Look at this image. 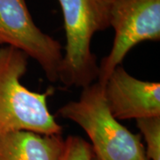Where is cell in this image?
Masks as SVG:
<instances>
[{
  "label": "cell",
  "mask_w": 160,
  "mask_h": 160,
  "mask_svg": "<svg viewBox=\"0 0 160 160\" xmlns=\"http://www.w3.org/2000/svg\"><path fill=\"white\" fill-rule=\"evenodd\" d=\"M58 114L85 131L98 159L149 160L140 134L132 132L113 117L103 86L97 81L83 88L79 99L63 105Z\"/></svg>",
  "instance_id": "obj_2"
},
{
  "label": "cell",
  "mask_w": 160,
  "mask_h": 160,
  "mask_svg": "<svg viewBox=\"0 0 160 160\" xmlns=\"http://www.w3.org/2000/svg\"><path fill=\"white\" fill-rule=\"evenodd\" d=\"M66 36L59 81L66 87L85 88L96 82V56L92 37L110 27L111 0H58Z\"/></svg>",
  "instance_id": "obj_3"
},
{
  "label": "cell",
  "mask_w": 160,
  "mask_h": 160,
  "mask_svg": "<svg viewBox=\"0 0 160 160\" xmlns=\"http://www.w3.org/2000/svg\"><path fill=\"white\" fill-rule=\"evenodd\" d=\"M93 152L90 142L77 135L64 139V146L60 160H92Z\"/></svg>",
  "instance_id": "obj_9"
},
{
  "label": "cell",
  "mask_w": 160,
  "mask_h": 160,
  "mask_svg": "<svg viewBox=\"0 0 160 160\" xmlns=\"http://www.w3.org/2000/svg\"><path fill=\"white\" fill-rule=\"evenodd\" d=\"M136 124L146 143L147 158L160 160V117L137 119Z\"/></svg>",
  "instance_id": "obj_8"
},
{
  "label": "cell",
  "mask_w": 160,
  "mask_h": 160,
  "mask_svg": "<svg viewBox=\"0 0 160 160\" xmlns=\"http://www.w3.org/2000/svg\"><path fill=\"white\" fill-rule=\"evenodd\" d=\"M62 135H43L32 132L0 134V160H60Z\"/></svg>",
  "instance_id": "obj_7"
},
{
  "label": "cell",
  "mask_w": 160,
  "mask_h": 160,
  "mask_svg": "<svg viewBox=\"0 0 160 160\" xmlns=\"http://www.w3.org/2000/svg\"><path fill=\"white\" fill-rule=\"evenodd\" d=\"M29 57L11 46L0 47V134L32 132L43 135H62L48 108L53 87L43 92L30 91L22 84L28 71Z\"/></svg>",
  "instance_id": "obj_1"
},
{
  "label": "cell",
  "mask_w": 160,
  "mask_h": 160,
  "mask_svg": "<svg viewBox=\"0 0 160 160\" xmlns=\"http://www.w3.org/2000/svg\"><path fill=\"white\" fill-rule=\"evenodd\" d=\"M11 46L38 63L52 83L59 81L62 46L36 25L25 0H0V47Z\"/></svg>",
  "instance_id": "obj_5"
},
{
  "label": "cell",
  "mask_w": 160,
  "mask_h": 160,
  "mask_svg": "<svg viewBox=\"0 0 160 160\" xmlns=\"http://www.w3.org/2000/svg\"><path fill=\"white\" fill-rule=\"evenodd\" d=\"M110 26L115 31L113 45L98 72L97 82L102 86L132 47L160 39V0H111Z\"/></svg>",
  "instance_id": "obj_4"
},
{
  "label": "cell",
  "mask_w": 160,
  "mask_h": 160,
  "mask_svg": "<svg viewBox=\"0 0 160 160\" xmlns=\"http://www.w3.org/2000/svg\"><path fill=\"white\" fill-rule=\"evenodd\" d=\"M92 160H100V159H98L97 158H95V157H94V155H93V158H92Z\"/></svg>",
  "instance_id": "obj_10"
},
{
  "label": "cell",
  "mask_w": 160,
  "mask_h": 160,
  "mask_svg": "<svg viewBox=\"0 0 160 160\" xmlns=\"http://www.w3.org/2000/svg\"><path fill=\"white\" fill-rule=\"evenodd\" d=\"M104 97L116 119L160 117V84L138 79L122 64L116 67L103 86Z\"/></svg>",
  "instance_id": "obj_6"
}]
</instances>
